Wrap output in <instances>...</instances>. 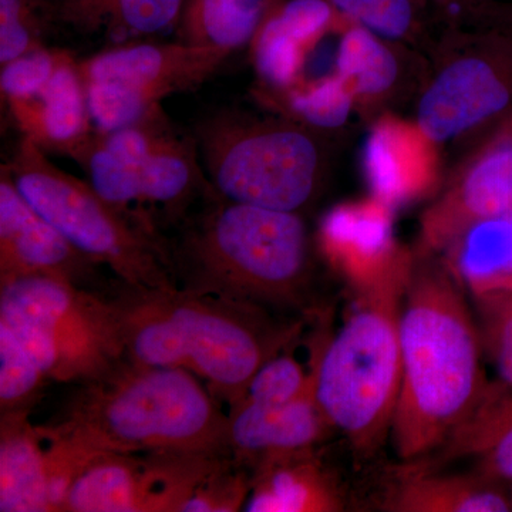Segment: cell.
I'll return each mask as SVG.
<instances>
[{
  "instance_id": "cell-1",
  "label": "cell",
  "mask_w": 512,
  "mask_h": 512,
  "mask_svg": "<svg viewBox=\"0 0 512 512\" xmlns=\"http://www.w3.org/2000/svg\"><path fill=\"white\" fill-rule=\"evenodd\" d=\"M106 298L127 359L188 370L229 409L298 329L258 306L180 286L153 288L114 278Z\"/></svg>"
},
{
  "instance_id": "cell-2",
  "label": "cell",
  "mask_w": 512,
  "mask_h": 512,
  "mask_svg": "<svg viewBox=\"0 0 512 512\" xmlns=\"http://www.w3.org/2000/svg\"><path fill=\"white\" fill-rule=\"evenodd\" d=\"M456 276L431 255L416 256L400 315L402 387L390 433L402 461L444 446L488 392L480 332Z\"/></svg>"
},
{
  "instance_id": "cell-3",
  "label": "cell",
  "mask_w": 512,
  "mask_h": 512,
  "mask_svg": "<svg viewBox=\"0 0 512 512\" xmlns=\"http://www.w3.org/2000/svg\"><path fill=\"white\" fill-rule=\"evenodd\" d=\"M175 285L265 311L305 308L312 244L299 212L229 201L202 202L165 238Z\"/></svg>"
},
{
  "instance_id": "cell-4",
  "label": "cell",
  "mask_w": 512,
  "mask_h": 512,
  "mask_svg": "<svg viewBox=\"0 0 512 512\" xmlns=\"http://www.w3.org/2000/svg\"><path fill=\"white\" fill-rule=\"evenodd\" d=\"M62 421L104 451L229 456L228 414L197 376L121 360L89 383Z\"/></svg>"
},
{
  "instance_id": "cell-5",
  "label": "cell",
  "mask_w": 512,
  "mask_h": 512,
  "mask_svg": "<svg viewBox=\"0 0 512 512\" xmlns=\"http://www.w3.org/2000/svg\"><path fill=\"white\" fill-rule=\"evenodd\" d=\"M416 256L404 249L372 284L357 289L355 308L316 359V399L357 460L392 433L402 387L400 315Z\"/></svg>"
},
{
  "instance_id": "cell-6",
  "label": "cell",
  "mask_w": 512,
  "mask_h": 512,
  "mask_svg": "<svg viewBox=\"0 0 512 512\" xmlns=\"http://www.w3.org/2000/svg\"><path fill=\"white\" fill-rule=\"evenodd\" d=\"M197 134L202 167L225 200L302 214L318 195L325 154L312 128L285 116L220 111Z\"/></svg>"
},
{
  "instance_id": "cell-7",
  "label": "cell",
  "mask_w": 512,
  "mask_h": 512,
  "mask_svg": "<svg viewBox=\"0 0 512 512\" xmlns=\"http://www.w3.org/2000/svg\"><path fill=\"white\" fill-rule=\"evenodd\" d=\"M0 323L55 382L89 383L126 359L106 296L52 276L0 285Z\"/></svg>"
},
{
  "instance_id": "cell-8",
  "label": "cell",
  "mask_w": 512,
  "mask_h": 512,
  "mask_svg": "<svg viewBox=\"0 0 512 512\" xmlns=\"http://www.w3.org/2000/svg\"><path fill=\"white\" fill-rule=\"evenodd\" d=\"M25 200L73 247L126 284L175 285L160 247L97 194L89 181L50 163L46 151L22 137L5 165Z\"/></svg>"
},
{
  "instance_id": "cell-9",
  "label": "cell",
  "mask_w": 512,
  "mask_h": 512,
  "mask_svg": "<svg viewBox=\"0 0 512 512\" xmlns=\"http://www.w3.org/2000/svg\"><path fill=\"white\" fill-rule=\"evenodd\" d=\"M229 55L185 43H131L79 60L87 107L97 131L144 119L171 94L198 86Z\"/></svg>"
},
{
  "instance_id": "cell-10",
  "label": "cell",
  "mask_w": 512,
  "mask_h": 512,
  "mask_svg": "<svg viewBox=\"0 0 512 512\" xmlns=\"http://www.w3.org/2000/svg\"><path fill=\"white\" fill-rule=\"evenodd\" d=\"M512 113V37L493 29L440 63L423 87L416 123L436 144L490 133Z\"/></svg>"
},
{
  "instance_id": "cell-11",
  "label": "cell",
  "mask_w": 512,
  "mask_h": 512,
  "mask_svg": "<svg viewBox=\"0 0 512 512\" xmlns=\"http://www.w3.org/2000/svg\"><path fill=\"white\" fill-rule=\"evenodd\" d=\"M224 457L107 451L74 481L63 512H184Z\"/></svg>"
},
{
  "instance_id": "cell-12",
  "label": "cell",
  "mask_w": 512,
  "mask_h": 512,
  "mask_svg": "<svg viewBox=\"0 0 512 512\" xmlns=\"http://www.w3.org/2000/svg\"><path fill=\"white\" fill-rule=\"evenodd\" d=\"M505 217H512V113L481 138L421 218L419 255L451 251L474 225Z\"/></svg>"
},
{
  "instance_id": "cell-13",
  "label": "cell",
  "mask_w": 512,
  "mask_h": 512,
  "mask_svg": "<svg viewBox=\"0 0 512 512\" xmlns=\"http://www.w3.org/2000/svg\"><path fill=\"white\" fill-rule=\"evenodd\" d=\"M73 247L25 200L2 165L0 173V285L23 276H52L107 295L113 279Z\"/></svg>"
},
{
  "instance_id": "cell-14",
  "label": "cell",
  "mask_w": 512,
  "mask_h": 512,
  "mask_svg": "<svg viewBox=\"0 0 512 512\" xmlns=\"http://www.w3.org/2000/svg\"><path fill=\"white\" fill-rule=\"evenodd\" d=\"M342 22L326 0H276L249 45L262 97L291 89L312 50Z\"/></svg>"
},
{
  "instance_id": "cell-15",
  "label": "cell",
  "mask_w": 512,
  "mask_h": 512,
  "mask_svg": "<svg viewBox=\"0 0 512 512\" xmlns=\"http://www.w3.org/2000/svg\"><path fill=\"white\" fill-rule=\"evenodd\" d=\"M439 144L416 121L383 114L363 147V171L372 197L392 210L426 197L440 177Z\"/></svg>"
},
{
  "instance_id": "cell-16",
  "label": "cell",
  "mask_w": 512,
  "mask_h": 512,
  "mask_svg": "<svg viewBox=\"0 0 512 512\" xmlns=\"http://www.w3.org/2000/svg\"><path fill=\"white\" fill-rule=\"evenodd\" d=\"M393 217L392 208L370 197L336 205L320 222L323 255L355 291L375 282L406 249L394 239Z\"/></svg>"
},
{
  "instance_id": "cell-17",
  "label": "cell",
  "mask_w": 512,
  "mask_h": 512,
  "mask_svg": "<svg viewBox=\"0 0 512 512\" xmlns=\"http://www.w3.org/2000/svg\"><path fill=\"white\" fill-rule=\"evenodd\" d=\"M228 419L232 456L251 468L265 457L318 447L333 430L315 386L285 404L261 406L241 400L229 409Z\"/></svg>"
},
{
  "instance_id": "cell-18",
  "label": "cell",
  "mask_w": 512,
  "mask_h": 512,
  "mask_svg": "<svg viewBox=\"0 0 512 512\" xmlns=\"http://www.w3.org/2000/svg\"><path fill=\"white\" fill-rule=\"evenodd\" d=\"M144 205L164 239L218 192L200 165L195 141L171 128L137 167Z\"/></svg>"
},
{
  "instance_id": "cell-19",
  "label": "cell",
  "mask_w": 512,
  "mask_h": 512,
  "mask_svg": "<svg viewBox=\"0 0 512 512\" xmlns=\"http://www.w3.org/2000/svg\"><path fill=\"white\" fill-rule=\"evenodd\" d=\"M346 495L316 447L262 458L252 467L247 512H336Z\"/></svg>"
},
{
  "instance_id": "cell-20",
  "label": "cell",
  "mask_w": 512,
  "mask_h": 512,
  "mask_svg": "<svg viewBox=\"0 0 512 512\" xmlns=\"http://www.w3.org/2000/svg\"><path fill=\"white\" fill-rule=\"evenodd\" d=\"M77 62L67 60L35 96L6 103L22 137L43 151L70 156L93 133Z\"/></svg>"
},
{
  "instance_id": "cell-21",
  "label": "cell",
  "mask_w": 512,
  "mask_h": 512,
  "mask_svg": "<svg viewBox=\"0 0 512 512\" xmlns=\"http://www.w3.org/2000/svg\"><path fill=\"white\" fill-rule=\"evenodd\" d=\"M379 495L384 511L394 512H507L511 497L490 483L491 478L431 473L416 461L394 470Z\"/></svg>"
},
{
  "instance_id": "cell-22",
  "label": "cell",
  "mask_w": 512,
  "mask_h": 512,
  "mask_svg": "<svg viewBox=\"0 0 512 512\" xmlns=\"http://www.w3.org/2000/svg\"><path fill=\"white\" fill-rule=\"evenodd\" d=\"M30 412L0 413V511L53 512L40 429Z\"/></svg>"
},
{
  "instance_id": "cell-23",
  "label": "cell",
  "mask_w": 512,
  "mask_h": 512,
  "mask_svg": "<svg viewBox=\"0 0 512 512\" xmlns=\"http://www.w3.org/2000/svg\"><path fill=\"white\" fill-rule=\"evenodd\" d=\"M404 60L394 42L362 26L343 23L335 49V70L345 80L357 107H372L392 99L403 83Z\"/></svg>"
},
{
  "instance_id": "cell-24",
  "label": "cell",
  "mask_w": 512,
  "mask_h": 512,
  "mask_svg": "<svg viewBox=\"0 0 512 512\" xmlns=\"http://www.w3.org/2000/svg\"><path fill=\"white\" fill-rule=\"evenodd\" d=\"M184 0H52L50 16L77 32L148 36L177 26Z\"/></svg>"
},
{
  "instance_id": "cell-25",
  "label": "cell",
  "mask_w": 512,
  "mask_h": 512,
  "mask_svg": "<svg viewBox=\"0 0 512 512\" xmlns=\"http://www.w3.org/2000/svg\"><path fill=\"white\" fill-rule=\"evenodd\" d=\"M276 0H184L177 40L231 56L251 45Z\"/></svg>"
},
{
  "instance_id": "cell-26",
  "label": "cell",
  "mask_w": 512,
  "mask_h": 512,
  "mask_svg": "<svg viewBox=\"0 0 512 512\" xmlns=\"http://www.w3.org/2000/svg\"><path fill=\"white\" fill-rule=\"evenodd\" d=\"M446 457L477 456L481 476L512 481V394L490 389L444 444Z\"/></svg>"
},
{
  "instance_id": "cell-27",
  "label": "cell",
  "mask_w": 512,
  "mask_h": 512,
  "mask_svg": "<svg viewBox=\"0 0 512 512\" xmlns=\"http://www.w3.org/2000/svg\"><path fill=\"white\" fill-rule=\"evenodd\" d=\"M451 252V268L473 293L503 289L512 278V217L474 225Z\"/></svg>"
},
{
  "instance_id": "cell-28",
  "label": "cell",
  "mask_w": 512,
  "mask_h": 512,
  "mask_svg": "<svg viewBox=\"0 0 512 512\" xmlns=\"http://www.w3.org/2000/svg\"><path fill=\"white\" fill-rule=\"evenodd\" d=\"M281 116L312 130H338L357 109L352 90L338 73L323 74L293 86L268 101Z\"/></svg>"
},
{
  "instance_id": "cell-29",
  "label": "cell",
  "mask_w": 512,
  "mask_h": 512,
  "mask_svg": "<svg viewBox=\"0 0 512 512\" xmlns=\"http://www.w3.org/2000/svg\"><path fill=\"white\" fill-rule=\"evenodd\" d=\"M45 380L15 333L0 323V413L30 412Z\"/></svg>"
},
{
  "instance_id": "cell-30",
  "label": "cell",
  "mask_w": 512,
  "mask_h": 512,
  "mask_svg": "<svg viewBox=\"0 0 512 512\" xmlns=\"http://www.w3.org/2000/svg\"><path fill=\"white\" fill-rule=\"evenodd\" d=\"M340 18L375 35L402 42L417 35L423 0H326Z\"/></svg>"
},
{
  "instance_id": "cell-31",
  "label": "cell",
  "mask_w": 512,
  "mask_h": 512,
  "mask_svg": "<svg viewBox=\"0 0 512 512\" xmlns=\"http://www.w3.org/2000/svg\"><path fill=\"white\" fill-rule=\"evenodd\" d=\"M46 0H0V64L45 45Z\"/></svg>"
},
{
  "instance_id": "cell-32",
  "label": "cell",
  "mask_w": 512,
  "mask_h": 512,
  "mask_svg": "<svg viewBox=\"0 0 512 512\" xmlns=\"http://www.w3.org/2000/svg\"><path fill=\"white\" fill-rule=\"evenodd\" d=\"M251 487L252 468L234 456L224 457L198 485L184 512L244 511Z\"/></svg>"
},
{
  "instance_id": "cell-33",
  "label": "cell",
  "mask_w": 512,
  "mask_h": 512,
  "mask_svg": "<svg viewBox=\"0 0 512 512\" xmlns=\"http://www.w3.org/2000/svg\"><path fill=\"white\" fill-rule=\"evenodd\" d=\"M481 345L512 389V291L474 293Z\"/></svg>"
},
{
  "instance_id": "cell-34",
  "label": "cell",
  "mask_w": 512,
  "mask_h": 512,
  "mask_svg": "<svg viewBox=\"0 0 512 512\" xmlns=\"http://www.w3.org/2000/svg\"><path fill=\"white\" fill-rule=\"evenodd\" d=\"M73 57L69 50L43 46L2 64V100L9 103L35 96L50 82L57 70Z\"/></svg>"
},
{
  "instance_id": "cell-35",
  "label": "cell",
  "mask_w": 512,
  "mask_h": 512,
  "mask_svg": "<svg viewBox=\"0 0 512 512\" xmlns=\"http://www.w3.org/2000/svg\"><path fill=\"white\" fill-rule=\"evenodd\" d=\"M315 386V369L306 372L292 356L271 357L258 370L244 399L261 406L285 404L298 399Z\"/></svg>"
},
{
  "instance_id": "cell-36",
  "label": "cell",
  "mask_w": 512,
  "mask_h": 512,
  "mask_svg": "<svg viewBox=\"0 0 512 512\" xmlns=\"http://www.w3.org/2000/svg\"><path fill=\"white\" fill-rule=\"evenodd\" d=\"M488 15L493 19L495 29L501 30L505 35L512 37V3L510 5L493 6Z\"/></svg>"
},
{
  "instance_id": "cell-37",
  "label": "cell",
  "mask_w": 512,
  "mask_h": 512,
  "mask_svg": "<svg viewBox=\"0 0 512 512\" xmlns=\"http://www.w3.org/2000/svg\"><path fill=\"white\" fill-rule=\"evenodd\" d=\"M503 289H505V291H512V278L505 284Z\"/></svg>"
},
{
  "instance_id": "cell-38",
  "label": "cell",
  "mask_w": 512,
  "mask_h": 512,
  "mask_svg": "<svg viewBox=\"0 0 512 512\" xmlns=\"http://www.w3.org/2000/svg\"><path fill=\"white\" fill-rule=\"evenodd\" d=\"M511 501H512V495H511Z\"/></svg>"
}]
</instances>
